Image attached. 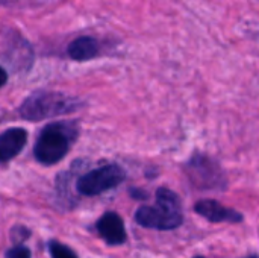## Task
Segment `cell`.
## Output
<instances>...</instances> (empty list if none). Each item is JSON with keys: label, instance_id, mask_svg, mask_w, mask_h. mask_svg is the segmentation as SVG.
Returning <instances> with one entry per match:
<instances>
[{"label": "cell", "instance_id": "8992f818", "mask_svg": "<svg viewBox=\"0 0 259 258\" xmlns=\"http://www.w3.org/2000/svg\"><path fill=\"white\" fill-rule=\"evenodd\" d=\"M27 141V132L21 128H11L0 134V163L15 158Z\"/></svg>", "mask_w": 259, "mask_h": 258}, {"label": "cell", "instance_id": "8fae6325", "mask_svg": "<svg viewBox=\"0 0 259 258\" xmlns=\"http://www.w3.org/2000/svg\"><path fill=\"white\" fill-rule=\"evenodd\" d=\"M6 258H30V252L24 246H15L6 252Z\"/></svg>", "mask_w": 259, "mask_h": 258}, {"label": "cell", "instance_id": "9c48e42d", "mask_svg": "<svg viewBox=\"0 0 259 258\" xmlns=\"http://www.w3.org/2000/svg\"><path fill=\"white\" fill-rule=\"evenodd\" d=\"M99 55V43L93 36H79L68 46V56L74 61H88Z\"/></svg>", "mask_w": 259, "mask_h": 258}, {"label": "cell", "instance_id": "7c38bea8", "mask_svg": "<svg viewBox=\"0 0 259 258\" xmlns=\"http://www.w3.org/2000/svg\"><path fill=\"white\" fill-rule=\"evenodd\" d=\"M36 2H39V0H0L2 5H6V6H20V8H23V6H33Z\"/></svg>", "mask_w": 259, "mask_h": 258}, {"label": "cell", "instance_id": "5bb4252c", "mask_svg": "<svg viewBox=\"0 0 259 258\" xmlns=\"http://www.w3.org/2000/svg\"><path fill=\"white\" fill-rule=\"evenodd\" d=\"M247 258H256V257H247Z\"/></svg>", "mask_w": 259, "mask_h": 258}, {"label": "cell", "instance_id": "ba28073f", "mask_svg": "<svg viewBox=\"0 0 259 258\" xmlns=\"http://www.w3.org/2000/svg\"><path fill=\"white\" fill-rule=\"evenodd\" d=\"M194 210L200 216H203L205 219H208L211 222H241V219H243V216L238 211L226 208L212 199L199 201L196 204Z\"/></svg>", "mask_w": 259, "mask_h": 258}, {"label": "cell", "instance_id": "4fadbf2b", "mask_svg": "<svg viewBox=\"0 0 259 258\" xmlns=\"http://www.w3.org/2000/svg\"><path fill=\"white\" fill-rule=\"evenodd\" d=\"M6 81H8V75H6L5 68L0 67V87H3L6 84Z\"/></svg>", "mask_w": 259, "mask_h": 258}, {"label": "cell", "instance_id": "9a60e30c", "mask_svg": "<svg viewBox=\"0 0 259 258\" xmlns=\"http://www.w3.org/2000/svg\"><path fill=\"white\" fill-rule=\"evenodd\" d=\"M196 258H203V257H196Z\"/></svg>", "mask_w": 259, "mask_h": 258}, {"label": "cell", "instance_id": "7a4b0ae2", "mask_svg": "<svg viewBox=\"0 0 259 258\" xmlns=\"http://www.w3.org/2000/svg\"><path fill=\"white\" fill-rule=\"evenodd\" d=\"M82 106L76 97L58 91H36L20 106V116L26 120H46L56 116L74 113Z\"/></svg>", "mask_w": 259, "mask_h": 258}, {"label": "cell", "instance_id": "3957f363", "mask_svg": "<svg viewBox=\"0 0 259 258\" xmlns=\"http://www.w3.org/2000/svg\"><path fill=\"white\" fill-rule=\"evenodd\" d=\"M77 129L70 123H52L46 126L36 143H35V158L46 166L59 163L68 152L71 141L76 138Z\"/></svg>", "mask_w": 259, "mask_h": 258}, {"label": "cell", "instance_id": "6da1fadb", "mask_svg": "<svg viewBox=\"0 0 259 258\" xmlns=\"http://www.w3.org/2000/svg\"><path fill=\"white\" fill-rule=\"evenodd\" d=\"M141 227L152 230H175L182 224V207L179 196L168 189L156 190V205L141 207L135 214Z\"/></svg>", "mask_w": 259, "mask_h": 258}, {"label": "cell", "instance_id": "52a82bcc", "mask_svg": "<svg viewBox=\"0 0 259 258\" xmlns=\"http://www.w3.org/2000/svg\"><path fill=\"white\" fill-rule=\"evenodd\" d=\"M97 231L109 245H121L126 242V230L121 217L115 213L103 214L97 222Z\"/></svg>", "mask_w": 259, "mask_h": 258}, {"label": "cell", "instance_id": "277c9868", "mask_svg": "<svg viewBox=\"0 0 259 258\" xmlns=\"http://www.w3.org/2000/svg\"><path fill=\"white\" fill-rule=\"evenodd\" d=\"M126 178L124 170L117 164H106L96 170L85 173L77 181L79 193L85 196H96L106 190H111L120 186Z\"/></svg>", "mask_w": 259, "mask_h": 258}, {"label": "cell", "instance_id": "30bf717a", "mask_svg": "<svg viewBox=\"0 0 259 258\" xmlns=\"http://www.w3.org/2000/svg\"><path fill=\"white\" fill-rule=\"evenodd\" d=\"M49 249H50V254L53 258H77L70 248L64 246L58 242H50Z\"/></svg>", "mask_w": 259, "mask_h": 258}, {"label": "cell", "instance_id": "5b68a950", "mask_svg": "<svg viewBox=\"0 0 259 258\" xmlns=\"http://www.w3.org/2000/svg\"><path fill=\"white\" fill-rule=\"evenodd\" d=\"M187 173L190 175L191 181L197 187L217 189V187L225 186V175H223L220 166L214 160H211L202 154L194 155L188 161Z\"/></svg>", "mask_w": 259, "mask_h": 258}]
</instances>
